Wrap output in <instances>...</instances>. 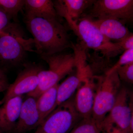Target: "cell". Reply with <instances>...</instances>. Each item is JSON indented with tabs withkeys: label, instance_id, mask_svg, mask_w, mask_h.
Wrapping results in <instances>:
<instances>
[{
	"label": "cell",
	"instance_id": "d6986e66",
	"mask_svg": "<svg viewBox=\"0 0 133 133\" xmlns=\"http://www.w3.org/2000/svg\"><path fill=\"white\" fill-rule=\"evenodd\" d=\"M24 4L23 0H0V7L9 17L16 16Z\"/></svg>",
	"mask_w": 133,
	"mask_h": 133
},
{
	"label": "cell",
	"instance_id": "9c48e42d",
	"mask_svg": "<svg viewBox=\"0 0 133 133\" xmlns=\"http://www.w3.org/2000/svg\"><path fill=\"white\" fill-rule=\"evenodd\" d=\"M95 76L90 75L85 78L74 95L75 107L82 118H90L92 114L98 83Z\"/></svg>",
	"mask_w": 133,
	"mask_h": 133
},
{
	"label": "cell",
	"instance_id": "8992f818",
	"mask_svg": "<svg viewBox=\"0 0 133 133\" xmlns=\"http://www.w3.org/2000/svg\"><path fill=\"white\" fill-rule=\"evenodd\" d=\"M91 8L87 17L90 19H115L124 23L133 21L132 0L94 1Z\"/></svg>",
	"mask_w": 133,
	"mask_h": 133
},
{
	"label": "cell",
	"instance_id": "ffe728a7",
	"mask_svg": "<svg viewBox=\"0 0 133 133\" xmlns=\"http://www.w3.org/2000/svg\"><path fill=\"white\" fill-rule=\"evenodd\" d=\"M133 63V49L126 50L122 53L118 62L108 70L105 75H109L119 67Z\"/></svg>",
	"mask_w": 133,
	"mask_h": 133
},
{
	"label": "cell",
	"instance_id": "44dd1931",
	"mask_svg": "<svg viewBox=\"0 0 133 133\" xmlns=\"http://www.w3.org/2000/svg\"><path fill=\"white\" fill-rule=\"evenodd\" d=\"M120 80L129 84L133 83V63L126 65L116 70Z\"/></svg>",
	"mask_w": 133,
	"mask_h": 133
},
{
	"label": "cell",
	"instance_id": "2e32d148",
	"mask_svg": "<svg viewBox=\"0 0 133 133\" xmlns=\"http://www.w3.org/2000/svg\"><path fill=\"white\" fill-rule=\"evenodd\" d=\"M24 6L27 15L58 20L54 2L50 0H26Z\"/></svg>",
	"mask_w": 133,
	"mask_h": 133
},
{
	"label": "cell",
	"instance_id": "8fae6325",
	"mask_svg": "<svg viewBox=\"0 0 133 133\" xmlns=\"http://www.w3.org/2000/svg\"><path fill=\"white\" fill-rule=\"evenodd\" d=\"M23 102L19 118L13 132L24 133L37 128L40 124V117L36 98L30 96Z\"/></svg>",
	"mask_w": 133,
	"mask_h": 133
},
{
	"label": "cell",
	"instance_id": "9a60e30c",
	"mask_svg": "<svg viewBox=\"0 0 133 133\" xmlns=\"http://www.w3.org/2000/svg\"><path fill=\"white\" fill-rule=\"evenodd\" d=\"M91 20L104 36L109 41L120 42L132 34L125 26V23L119 20L113 19Z\"/></svg>",
	"mask_w": 133,
	"mask_h": 133
},
{
	"label": "cell",
	"instance_id": "3957f363",
	"mask_svg": "<svg viewBox=\"0 0 133 133\" xmlns=\"http://www.w3.org/2000/svg\"><path fill=\"white\" fill-rule=\"evenodd\" d=\"M120 86V80L116 71L104 77L98 76L92 118L101 128L114 104Z\"/></svg>",
	"mask_w": 133,
	"mask_h": 133
},
{
	"label": "cell",
	"instance_id": "7c38bea8",
	"mask_svg": "<svg viewBox=\"0 0 133 133\" xmlns=\"http://www.w3.org/2000/svg\"><path fill=\"white\" fill-rule=\"evenodd\" d=\"M21 40L8 33L0 36V59L12 65L21 62L25 53Z\"/></svg>",
	"mask_w": 133,
	"mask_h": 133
},
{
	"label": "cell",
	"instance_id": "6da1fadb",
	"mask_svg": "<svg viewBox=\"0 0 133 133\" xmlns=\"http://www.w3.org/2000/svg\"><path fill=\"white\" fill-rule=\"evenodd\" d=\"M26 22L34 38L36 52L41 56L73 48L66 29L59 20L26 15Z\"/></svg>",
	"mask_w": 133,
	"mask_h": 133
},
{
	"label": "cell",
	"instance_id": "e0dca14e",
	"mask_svg": "<svg viewBox=\"0 0 133 133\" xmlns=\"http://www.w3.org/2000/svg\"><path fill=\"white\" fill-rule=\"evenodd\" d=\"M59 84L49 88L36 100V105L40 117V124L57 107V88Z\"/></svg>",
	"mask_w": 133,
	"mask_h": 133
},
{
	"label": "cell",
	"instance_id": "cb8c5ba5",
	"mask_svg": "<svg viewBox=\"0 0 133 133\" xmlns=\"http://www.w3.org/2000/svg\"><path fill=\"white\" fill-rule=\"evenodd\" d=\"M9 85L6 78L0 79V92L6 91Z\"/></svg>",
	"mask_w": 133,
	"mask_h": 133
},
{
	"label": "cell",
	"instance_id": "ba28073f",
	"mask_svg": "<svg viewBox=\"0 0 133 133\" xmlns=\"http://www.w3.org/2000/svg\"><path fill=\"white\" fill-rule=\"evenodd\" d=\"M43 69L36 65H27L17 76L14 82L9 85L0 105L14 97L33 91L37 88L39 83L38 74Z\"/></svg>",
	"mask_w": 133,
	"mask_h": 133
},
{
	"label": "cell",
	"instance_id": "277c9868",
	"mask_svg": "<svg viewBox=\"0 0 133 133\" xmlns=\"http://www.w3.org/2000/svg\"><path fill=\"white\" fill-rule=\"evenodd\" d=\"M74 95L57 106L37 128L34 133H69L82 119L75 107Z\"/></svg>",
	"mask_w": 133,
	"mask_h": 133
},
{
	"label": "cell",
	"instance_id": "d4e9b609",
	"mask_svg": "<svg viewBox=\"0 0 133 133\" xmlns=\"http://www.w3.org/2000/svg\"><path fill=\"white\" fill-rule=\"evenodd\" d=\"M5 72L3 70L0 69V79H1L5 78Z\"/></svg>",
	"mask_w": 133,
	"mask_h": 133
},
{
	"label": "cell",
	"instance_id": "603a6c76",
	"mask_svg": "<svg viewBox=\"0 0 133 133\" xmlns=\"http://www.w3.org/2000/svg\"><path fill=\"white\" fill-rule=\"evenodd\" d=\"M102 133H127L126 132L122 130L115 126H110L101 129Z\"/></svg>",
	"mask_w": 133,
	"mask_h": 133
},
{
	"label": "cell",
	"instance_id": "5b68a950",
	"mask_svg": "<svg viewBox=\"0 0 133 133\" xmlns=\"http://www.w3.org/2000/svg\"><path fill=\"white\" fill-rule=\"evenodd\" d=\"M133 103L132 94L125 87L121 88L114 105L101 123V129L115 126L128 133L133 119Z\"/></svg>",
	"mask_w": 133,
	"mask_h": 133
},
{
	"label": "cell",
	"instance_id": "ac0fdd59",
	"mask_svg": "<svg viewBox=\"0 0 133 133\" xmlns=\"http://www.w3.org/2000/svg\"><path fill=\"white\" fill-rule=\"evenodd\" d=\"M101 131L91 117L81 119L68 133H100Z\"/></svg>",
	"mask_w": 133,
	"mask_h": 133
},
{
	"label": "cell",
	"instance_id": "7402d4cb",
	"mask_svg": "<svg viewBox=\"0 0 133 133\" xmlns=\"http://www.w3.org/2000/svg\"><path fill=\"white\" fill-rule=\"evenodd\" d=\"M9 24V17L3 10L0 9V36L6 35L4 31Z\"/></svg>",
	"mask_w": 133,
	"mask_h": 133
},
{
	"label": "cell",
	"instance_id": "4fadbf2b",
	"mask_svg": "<svg viewBox=\"0 0 133 133\" xmlns=\"http://www.w3.org/2000/svg\"><path fill=\"white\" fill-rule=\"evenodd\" d=\"M94 1L91 0H60L53 2L58 16L64 18L69 24L80 19L84 11L91 7Z\"/></svg>",
	"mask_w": 133,
	"mask_h": 133
},
{
	"label": "cell",
	"instance_id": "5bb4252c",
	"mask_svg": "<svg viewBox=\"0 0 133 133\" xmlns=\"http://www.w3.org/2000/svg\"><path fill=\"white\" fill-rule=\"evenodd\" d=\"M23 102L22 96L10 99L0 107V132H13Z\"/></svg>",
	"mask_w": 133,
	"mask_h": 133
},
{
	"label": "cell",
	"instance_id": "7a4b0ae2",
	"mask_svg": "<svg viewBox=\"0 0 133 133\" xmlns=\"http://www.w3.org/2000/svg\"><path fill=\"white\" fill-rule=\"evenodd\" d=\"M76 55L75 52L73 54L61 52L42 55V58L48 64L49 69L42 70L39 72L37 88L27 95L37 99L43 92L58 84L66 75L72 73L77 65Z\"/></svg>",
	"mask_w": 133,
	"mask_h": 133
},
{
	"label": "cell",
	"instance_id": "30bf717a",
	"mask_svg": "<svg viewBox=\"0 0 133 133\" xmlns=\"http://www.w3.org/2000/svg\"><path fill=\"white\" fill-rule=\"evenodd\" d=\"M90 75L91 73L85 62L83 60L79 61L74 71L58 85L57 107L72 97L85 78Z\"/></svg>",
	"mask_w": 133,
	"mask_h": 133
},
{
	"label": "cell",
	"instance_id": "52a82bcc",
	"mask_svg": "<svg viewBox=\"0 0 133 133\" xmlns=\"http://www.w3.org/2000/svg\"><path fill=\"white\" fill-rule=\"evenodd\" d=\"M69 25L81 40L84 48L99 51L104 56L113 43L104 36L87 17L80 18Z\"/></svg>",
	"mask_w": 133,
	"mask_h": 133
}]
</instances>
